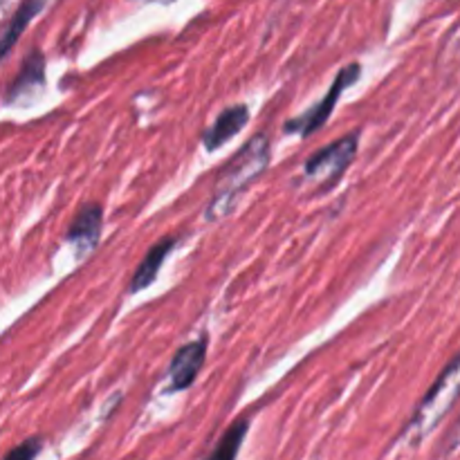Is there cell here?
<instances>
[{
  "label": "cell",
  "mask_w": 460,
  "mask_h": 460,
  "mask_svg": "<svg viewBox=\"0 0 460 460\" xmlns=\"http://www.w3.org/2000/svg\"><path fill=\"white\" fill-rule=\"evenodd\" d=\"M270 164V142L265 135H256L250 139L245 148L236 153L232 164L225 169L223 178H220L218 189L214 193L209 209H207V220H218L232 211L238 198L256 182L261 173L268 169Z\"/></svg>",
  "instance_id": "obj_1"
},
{
  "label": "cell",
  "mask_w": 460,
  "mask_h": 460,
  "mask_svg": "<svg viewBox=\"0 0 460 460\" xmlns=\"http://www.w3.org/2000/svg\"><path fill=\"white\" fill-rule=\"evenodd\" d=\"M456 389H458V358H454L452 362L447 364V368L440 373L438 380L434 382V386L427 391L422 402L418 404L411 422L404 427V438L420 440L422 436L429 434V431L438 425L440 418L447 413V409L452 407L454 400H456Z\"/></svg>",
  "instance_id": "obj_2"
},
{
  "label": "cell",
  "mask_w": 460,
  "mask_h": 460,
  "mask_svg": "<svg viewBox=\"0 0 460 460\" xmlns=\"http://www.w3.org/2000/svg\"><path fill=\"white\" fill-rule=\"evenodd\" d=\"M358 146L359 133L344 135L341 139L328 144L322 151L310 155V160L305 162L304 175L308 180H313V182L322 184L323 189L332 187L341 178V173L353 164L355 155H358Z\"/></svg>",
  "instance_id": "obj_3"
},
{
  "label": "cell",
  "mask_w": 460,
  "mask_h": 460,
  "mask_svg": "<svg viewBox=\"0 0 460 460\" xmlns=\"http://www.w3.org/2000/svg\"><path fill=\"white\" fill-rule=\"evenodd\" d=\"M358 79H359L358 63H353V66H346L344 70L337 75V79L332 81L331 90H328V94L322 99V102L314 103V106L310 108L308 112H304V115L288 119L286 133H296V135H301V137H308V135H313L314 130L322 128V126L328 121V117L332 115V111H335V103L340 102L341 94H344V90L349 88V85H353Z\"/></svg>",
  "instance_id": "obj_4"
},
{
  "label": "cell",
  "mask_w": 460,
  "mask_h": 460,
  "mask_svg": "<svg viewBox=\"0 0 460 460\" xmlns=\"http://www.w3.org/2000/svg\"><path fill=\"white\" fill-rule=\"evenodd\" d=\"M205 358H207V340L198 341H189L184 344L178 353L173 355L169 367V382L171 389L173 391H184L196 382L198 373L202 371L205 367Z\"/></svg>",
  "instance_id": "obj_5"
},
{
  "label": "cell",
  "mask_w": 460,
  "mask_h": 460,
  "mask_svg": "<svg viewBox=\"0 0 460 460\" xmlns=\"http://www.w3.org/2000/svg\"><path fill=\"white\" fill-rule=\"evenodd\" d=\"M103 209L97 202H90L79 209L66 234V241L76 250V254H88L102 238Z\"/></svg>",
  "instance_id": "obj_6"
},
{
  "label": "cell",
  "mask_w": 460,
  "mask_h": 460,
  "mask_svg": "<svg viewBox=\"0 0 460 460\" xmlns=\"http://www.w3.org/2000/svg\"><path fill=\"white\" fill-rule=\"evenodd\" d=\"M247 121H250V108L243 106V103H236V106L227 108V111H223L216 117V121L205 133L202 142H205V146L209 148V151H216V148L223 146L225 142L236 137V135L245 128Z\"/></svg>",
  "instance_id": "obj_7"
},
{
  "label": "cell",
  "mask_w": 460,
  "mask_h": 460,
  "mask_svg": "<svg viewBox=\"0 0 460 460\" xmlns=\"http://www.w3.org/2000/svg\"><path fill=\"white\" fill-rule=\"evenodd\" d=\"M173 245H175L173 238H164V241H160L157 245H153L151 250H148V254L144 256V261L139 263V268L135 270L133 281H130V292L146 290V288L155 281V277L160 274L162 263L166 261L169 252L173 250Z\"/></svg>",
  "instance_id": "obj_8"
},
{
  "label": "cell",
  "mask_w": 460,
  "mask_h": 460,
  "mask_svg": "<svg viewBox=\"0 0 460 460\" xmlns=\"http://www.w3.org/2000/svg\"><path fill=\"white\" fill-rule=\"evenodd\" d=\"M247 429H250V420H245V418L234 422V425L225 431V436L220 438V443L216 445V449L207 460H236L238 452H241L243 440H245L247 436Z\"/></svg>",
  "instance_id": "obj_9"
},
{
  "label": "cell",
  "mask_w": 460,
  "mask_h": 460,
  "mask_svg": "<svg viewBox=\"0 0 460 460\" xmlns=\"http://www.w3.org/2000/svg\"><path fill=\"white\" fill-rule=\"evenodd\" d=\"M40 449H43V440L27 438L22 440L21 445H16V447L4 456V460H36V456L40 454Z\"/></svg>",
  "instance_id": "obj_10"
}]
</instances>
